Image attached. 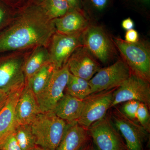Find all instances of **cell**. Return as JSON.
I'll list each match as a JSON object with an SVG mask.
<instances>
[{
  "instance_id": "cb8c5ba5",
  "label": "cell",
  "mask_w": 150,
  "mask_h": 150,
  "mask_svg": "<svg viewBox=\"0 0 150 150\" xmlns=\"http://www.w3.org/2000/svg\"><path fill=\"white\" fill-rule=\"evenodd\" d=\"M149 107L146 105L140 103L137 110L136 119L140 125L148 133L150 131V116Z\"/></svg>"
},
{
  "instance_id": "44dd1931",
  "label": "cell",
  "mask_w": 150,
  "mask_h": 150,
  "mask_svg": "<svg viewBox=\"0 0 150 150\" xmlns=\"http://www.w3.org/2000/svg\"><path fill=\"white\" fill-rule=\"evenodd\" d=\"M65 93L83 100L91 94V88L89 81L70 73Z\"/></svg>"
},
{
  "instance_id": "484cf974",
  "label": "cell",
  "mask_w": 150,
  "mask_h": 150,
  "mask_svg": "<svg viewBox=\"0 0 150 150\" xmlns=\"http://www.w3.org/2000/svg\"><path fill=\"white\" fill-rule=\"evenodd\" d=\"M0 150H21L17 141L14 131L0 142Z\"/></svg>"
},
{
  "instance_id": "2e32d148",
  "label": "cell",
  "mask_w": 150,
  "mask_h": 150,
  "mask_svg": "<svg viewBox=\"0 0 150 150\" xmlns=\"http://www.w3.org/2000/svg\"><path fill=\"white\" fill-rule=\"evenodd\" d=\"M56 31L65 34L81 33L88 26V20L80 9H71L53 20Z\"/></svg>"
},
{
  "instance_id": "d4e9b609",
  "label": "cell",
  "mask_w": 150,
  "mask_h": 150,
  "mask_svg": "<svg viewBox=\"0 0 150 150\" xmlns=\"http://www.w3.org/2000/svg\"><path fill=\"white\" fill-rule=\"evenodd\" d=\"M124 103L122 107L123 115L130 120L135 121L140 102L137 100H131Z\"/></svg>"
},
{
  "instance_id": "d590c367",
  "label": "cell",
  "mask_w": 150,
  "mask_h": 150,
  "mask_svg": "<svg viewBox=\"0 0 150 150\" xmlns=\"http://www.w3.org/2000/svg\"><path fill=\"white\" fill-rule=\"evenodd\" d=\"M143 1H149V0H143Z\"/></svg>"
},
{
  "instance_id": "5b68a950",
  "label": "cell",
  "mask_w": 150,
  "mask_h": 150,
  "mask_svg": "<svg viewBox=\"0 0 150 150\" xmlns=\"http://www.w3.org/2000/svg\"><path fill=\"white\" fill-rule=\"evenodd\" d=\"M131 71L124 60H118L108 67L102 68L89 81L91 94L116 88L130 76Z\"/></svg>"
},
{
  "instance_id": "83f0119b",
  "label": "cell",
  "mask_w": 150,
  "mask_h": 150,
  "mask_svg": "<svg viewBox=\"0 0 150 150\" xmlns=\"http://www.w3.org/2000/svg\"><path fill=\"white\" fill-rule=\"evenodd\" d=\"M125 38V40L129 43H136L139 41V33L134 29L127 30Z\"/></svg>"
},
{
  "instance_id": "e575fe53",
  "label": "cell",
  "mask_w": 150,
  "mask_h": 150,
  "mask_svg": "<svg viewBox=\"0 0 150 150\" xmlns=\"http://www.w3.org/2000/svg\"><path fill=\"white\" fill-rule=\"evenodd\" d=\"M40 2H41V3L43 2V1H44L45 0H39Z\"/></svg>"
},
{
  "instance_id": "5bb4252c",
  "label": "cell",
  "mask_w": 150,
  "mask_h": 150,
  "mask_svg": "<svg viewBox=\"0 0 150 150\" xmlns=\"http://www.w3.org/2000/svg\"><path fill=\"white\" fill-rule=\"evenodd\" d=\"M41 112L35 95L25 83L16 106L15 118L17 123L18 125H30Z\"/></svg>"
},
{
  "instance_id": "d6986e66",
  "label": "cell",
  "mask_w": 150,
  "mask_h": 150,
  "mask_svg": "<svg viewBox=\"0 0 150 150\" xmlns=\"http://www.w3.org/2000/svg\"><path fill=\"white\" fill-rule=\"evenodd\" d=\"M49 62H51L48 47L39 46L33 48L26 58L23 66L25 82L41 67Z\"/></svg>"
},
{
  "instance_id": "6da1fadb",
  "label": "cell",
  "mask_w": 150,
  "mask_h": 150,
  "mask_svg": "<svg viewBox=\"0 0 150 150\" xmlns=\"http://www.w3.org/2000/svg\"><path fill=\"white\" fill-rule=\"evenodd\" d=\"M56 32L53 20L41 5L25 8L0 32V54L48 47Z\"/></svg>"
},
{
  "instance_id": "ffe728a7",
  "label": "cell",
  "mask_w": 150,
  "mask_h": 150,
  "mask_svg": "<svg viewBox=\"0 0 150 150\" xmlns=\"http://www.w3.org/2000/svg\"><path fill=\"white\" fill-rule=\"evenodd\" d=\"M51 62L47 63L35 73L26 82L35 96L39 94L47 85L55 69Z\"/></svg>"
},
{
  "instance_id": "f1b7e54d",
  "label": "cell",
  "mask_w": 150,
  "mask_h": 150,
  "mask_svg": "<svg viewBox=\"0 0 150 150\" xmlns=\"http://www.w3.org/2000/svg\"><path fill=\"white\" fill-rule=\"evenodd\" d=\"M13 93L5 90H0V110L4 106L9 97Z\"/></svg>"
},
{
  "instance_id": "1f68e13d",
  "label": "cell",
  "mask_w": 150,
  "mask_h": 150,
  "mask_svg": "<svg viewBox=\"0 0 150 150\" xmlns=\"http://www.w3.org/2000/svg\"><path fill=\"white\" fill-rule=\"evenodd\" d=\"M71 9H80V0H66Z\"/></svg>"
},
{
  "instance_id": "836d02e7",
  "label": "cell",
  "mask_w": 150,
  "mask_h": 150,
  "mask_svg": "<svg viewBox=\"0 0 150 150\" xmlns=\"http://www.w3.org/2000/svg\"><path fill=\"white\" fill-rule=\"evenodd\" d=\"M33 150H46L45 149H43V148L40 147V146H36L35 148V149Z\"/></svg>"
},
{
  "instance_id": "d6a6232c",
  "label": "cell",
  "mask_w": 150,
  "mask_h": 150,
  "mask_svg": "<svg viewBox=\"0 0 150 150\" xmlns=\"http://www.w3.org/2000/svg\"><path fill=\"white\" fill-rule=\"evenodd\" d=\"M84 150H98L91 143H89L88 144L87 146L85 149Z\"/></svg>"
},
{
  "instance_id": "3957f363",
  "label": "cell",
  "mask_w": 150,
  "mask_h": 150,
  "mask_svg": "<svg viewBox=\"0 0 150 150\" xmlns=\"http://www.w3.org/2000/svg\"><path fill=\"white\" fill-rule=\"evenodd\" d=\"M24 51L0 56V90L14 92L25 86L23 66L30 53Z\"/></svg>"
},
{
  "instance_id": "7402d4cb",
  "label": "cell",
  "mask_w": 150,
  "mask_h": 150,
  "mask_svg": "<svg viewBox=\"0 0 150 150\" xmlns=\"http://www.w3.org/2000/svg\"><path fill=\"white\" fill-rule=\"evenodd\" d=\"M14 133L21 150H33L37 146L30 125H18Z\"/></svg>"
},
{
  "instance_id": "30bf717a",
  "label": "cell",
  "mask_w": 150,
  "mask_h": 150,
  "mask_svg": "<svg viewBox=\"0 0 150 150\" xmlns=\"http://www.w3.org/2000/svg\"><path fill=\"white\" fill-rule=\"evenodd\" d=\"M115 89L92 94L83 100V108L78 123L88 129L93 123L104 118L111 107Z\"/></svg>"
},
{
  "instance_id": "9c48e42d",
  "label": "cell",
  "mask_w": 150,
  "mask_h": 150,
  "mask_svg": "<svg viewBox=\"0 0 150 150\" xmlns=\"http://www.w3.org/2000/svg\"><path fill=\"white\" fill-rule=\"evenodd\" d=\"M150 82L131 72L121 86L113 92L111 107L129 101L135 100L150 106Z\"/></svg>"
},
{
  "instance_id": "7a4b0ae2",
  "label": "cell",
  "mask_w": 150,
  "mask_h": 150,
  "mask_svg": "<svg viewBox=\"0 0 150 150\" xmlns=\"http://www.w3.org/2000/svg\"><path fill=\"white\" fill-rule=\"evenodd\" d=\"M67 123L53 111L38 114L30 124L36 145L46 150H56L64 134Z\"/></svg>"
},
{
  "instance_id": "52a82bcc",
  "label": "cell",
  "mask_w": 150,
  "mask_h": 150,
  "mask_svg": "<svg viewBox=\"0 0 150 150\" xmlns=\"http://www.w3.org/2000/svg\"><path fill=\"white\" fill-rule=\"evenodd\" d=\"M70 74L67 64L61 69L54 70L43 91L35 96L41 112L53 111L64 94Z\"/></svg>"
},
{
  "instance_id": "4fadbf2b",
  "label": "cell",
  "mask_w": 150,
  "mask_h": 150,
  "mask_svg": "<svg viewBox=\"0 0 150 150\" xmlns=\"http://www.w3.org/2000/svg\"><path fill=\"white\" fill-rule=\"evenodd\" d=\"M67 64L71 74L88 81L101 69L96 58L83 46L73 52Z\"/></svg>"
},
{
  "instance_id": "603a6c76",
  "label": "cell",
  "mask_w": 150,
  "mask_h": 150,
  "mask_svg": "<svg viewBox=\"0 0 150 150\" xmlns=\"http://www.w3.org/2000/svg\"><path fill=\"white\" fill-rule=\"evenodd\" d=\"M40 5L52 20L63 16L71 10L66 0H45Z\"/></svg>"
},
{
  "instance_id": "9a60e30c",
  "label": "cell",
  "mask_w": 150,
  "mask_h": 150,
  "mask_svg": "<svg viewBox=\"0 0 150 150\" xmlns=\"http://www.w3.org/2000/svg\"><path fill=\"white\" fill-rule=\"evenodd\" d=\"M88 129L77 121L67 122L64 134L56 150H84L90 143Z\"/></svg>"
},
{
  "instance_id": "4dcf8cb0",
  "label": "cell",
  "mask_w": 150,
  "mask_h": 150,
  "mask_svg": "<svg viewBox=\"0 0 150 150\" xmlns=\"http://www.w3.org/2000/svg\"><path fill=\"white\" fill-rule=\"evenodd\" d=\"M122 26L123 29L127 30L133 29L134 22L130 18L124 19L122 22Z\"/></svg>"
},
{
  "instance_id": "ac0fdd59",
  "label": "cell",
  "mask_w": 150,
  "mask_h": 150,
  "mask_svg": "<svg viewBox=\"0 0 150 150\" xmlns=\"http://www.w3.org/2000/svg\"><path fill=\"white\" fill-rule=\"evenodd\" d=\"M22 89L11 94L0 110V142L14 131L18 125L15 118L16 106Z\"/></svg>"
},
{
  "instance_id": "277c9868",
  "label": "cell",
  "mask_w": 150,
  "mask_h": 150,
  "mask_svg": "<svg viewBox=\"0 0 150 150\" xmlns=\"http://www.w3.org/2000/svg\"><path fill=\"white\" fill-rule=\"evenodd\" d=\"M114 43L131 72L150 82V52L145 43L138 41L129 43L115 38Z\"/></svg>"
},
{
  "instance_id": "8992f818",
  "label": "cell",
  "mask_w": 150,
  "mask_h": 150,
  "mask_svg": "<svg viewBox=\"0 0 150 150\" xmlns=\"http://www.w3.org/2000/svg\"><path fill=\"white\" fill-rule=\"evenodd\" d=\"M87 129L98 150H126L120 134L108 117L105 116Z\"/></svg>"
},
{
  "instance_id": "7c38bea8",
  "label": "cell",
  "mask_w": 150,
  "mask_h": 150,
  "mask_svg": "<svg viewBox=\"0 0 150 150\" xmlns=\"http://www.w3.org/2000/svg\"><path fill=\"white\" fill-rule=\"evenodd\" d=\"M111 121L125 140L126 150H144L149 133L140 124L121 114H114Z\"/></svg>"
},
{
  "instance_id": "8fae6325",
  "label": "cell",
  "mask_w": 150,
  "mask_h": 150,
  "mask_svg": "<svg viewBox=\"0 0 150 150\" xmlns=\"http://www.w3.org/2000/svg\"><path fill=\"white\" fill-rule=\"evenodd\" d=\"M83 33L65 34L56 31L54 33L50 40L48 49L50 62L55 69H61L65 66L73 52L82 46Z\"/></svg>"
},
{
  "instance_id": "e0dca14e",
  "label": "cell",
  "mask_w": 150,
  "mask_h": 150,
  "mask_svg": "<svg viewBox=\"0 0 150 150\" xmlns=\"http://www.w3.org/2000/svg\"><path fill=\"white\" fill-rule=\"evenodd\" d=\"M83 106V100L65 93L54 108V113L67 122L77 121Z\"/></svg>"
},
{
  "instance_id": "4316f807",
  "label": "cell",
  "mask_w": 150,
  "mask_h": 150,
  "mask_svg": "<svg viewBox=\"0 0 150 150\" xmlns=\"http://www.w3.org/2000/svg\"><path fill=\"white\" fill-rule=\"evenodd\" d=\"M13 19L9 16L6 10L0 6V32L10 24Z\"/></svg>"
},
{
  "instance_id": "ba28073f",
  "label": "cell",
  "mask_w": 150,
  "mask_h": 150,
  "mask_svg": "<svg viewBox=\"0 0 150 150\" xmlns=\"http://www.w3.org/2000/svg\"><path fill=\"white\" fill-rule=\"evenodd\" d=\"M81 40L82 46L103 64L108 63L114 56L112 41L99 26H88L82 34Z\"/></svg>"
},
{
  "instance_id": "f546056e",
  "label": "cell",
  "mask_w": 150,
  "mask_h": 150,
  "mask_svg": "<svg viewBox=\"0 0 150 150\" xmlns=\"http://www.w3.org/2000/svg\"><path fill=\"white\" fill-rule=\"evenodd\" d=\"M93 5L98 10H102L107 6L108 0H90Z\"/></svg>"
}]
</instances>
